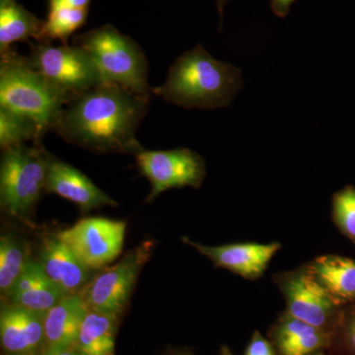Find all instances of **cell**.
I'll list each match as a JSON object with an SVG mask.
<instances>
[{
	"instance_id": "5bb4252c",
	"label": "cell",
	"mask_w": 355,
	"mask_h": 355,
	"mask_svg": "<svg viewBox=\"0 0 355 355\" xmlns=\"http://www.w3.org/2000/svg\"><path fill=\"white\" fill-rule=\"evenodd\" d=\"M48 279L65 295L79 294L90 280V270L57 236L44 238L37 260Z\"/></svg>"
},
{
	"instance_id": "9a60e30c",
	"label": "cell",
	"mask_w": 355,
	"mask_h": 355,
	"mask_svg": "<svg viewBox=\"0 0 355 355\" xmlns=\"http://www.w3.org/2000/svg\"><path fill=\"white\" fill-rule=\"evenodd\" d=\"M270 340L279 355H310L331 349L334 336L284 312L272 324Z\"/></svg>"
},
{
	"instance_id": "f1b7e54d",
	"label": "cell",
	"mask_w": 355,
	"mask_h": 355,
	"mask_svg": "<svg viewBox=\"0 0 355 355\" xmlns=\"http://www.w3.org/2000/svg\"><path fill=\"white\" fill-rule=\"evenodd\" d=\"M39 355H79L73 347L64 349H44Z\"/></svg>"
},
{
	"instance_id": "ba28073f",
	"label": "cell",
	"mask_w": 355,
	"mask_h": 355,
	"mask_svg": "<svg viewBox=\"0 0 355 355\" xmlns=\"http://www.w3.org/2000/svg\"><path fill=\"white\" fill-rule=\"evenodd\" d=\"M27 60L50 83L72 97L104 83L94 60L76 44H31Z\"/></svg>"
},
{
	"instance_id": "ac0fdd59",
	"label": "cell",
	"mask_w": 355,
	"mask_h": 355,
	"mask_svg": "<svg viewBox=\"0 0 355 355\" xmlns=\"http://www.w3.org/2000/svg\"><path fill=\"white\" fill-rule=\"evenodd\" d=\"M309 266L318 282L338 305L355 300V261L326 254L319 257Z\"/></svg>"
},
{
	"instance_id": "30bf717a",
	"label": "cell",
	"mask_w": 355,
	"mask_h": 355,
	"mask_svg": "<svg viewBox=\"0 0 355 355\" xmlns=\"http://www.w3.org/2000/svg\"><path fill=\"white\" fill-rule=\"evenodd\" d=\"M125 229L127 223L123 220L87 217L60 231L58 237L86 268L98 270L106 268L120 256Z\"/></svg>"
},
{
	"instance_id": "83f0119b",
	"label": "cell",
	"mask_w": 355,
	"mask_h": 355,
	"mask_svg": "<svg viewBox=\"0 0 355 355\" xmlns=\"http://www.w3.org/2000/svg\"><path fill=\"white\" fill-rule=\"evenodd\" d=\"M296 0H270V8L275 15L279 18H286L291 11L292 4Z\"/></svg>"
},
{
	"instance_id": "484cf974",
	"label": "cell",
	"mask_w": 355,
	"mask_h": 355,
	"mask_svg": "<svg viewBox=\"0 0 355 355\" xmlns=\"http://www.w3.org/2000/svg\"><path fill=\"white\" fill-rule=\"evenodd\" d=\"M245 355H279L272 343L261 335L260 331H254L248 343Z\"/></svg>"
},
{
	"instance_id": "f546056e",
	"label": "cell",
	"mask_w": 355,
	"mask_h": 355,
	"mask_svg": "<svg viewBox=\"0 0 355 355\" xmlns=\"http://www.w3.org/2000/svg\"><path fill=\"white\" fill-rule=\"evenodd\" d=\"M217 10L220 16V25L222 24V17H223L224 7L228 3L229 0H216Z\"/></svg>"
},
{
	"instance_id": "7a4b0ae2",
	"label": "cell",
	"mask_w": 355,
	"mask_h": 355,
	"mask_svg": "<svg viewBox=\"0 0 355 355\" xmlns=\"http://www.w3.org/2000/svg\"><path fill=\"white\" fill-rule=\"evenodd\" d=\"M242 85L241 70L198 44L177 58L153 94L181 108L214 110L228 107Z\"/></svg>"
},
{
	"instance_id": "44dd1931",
	"label": "cell",
	"mask_w": 355,
	"mask_h": 355,
	"mask_svg": "<svg viewBox=\"0 0 355 355\" xmlns=\"http://www.w3.org/2000/svg\"><path fill=\"white\" fill-rule=\"evenodd\" d=\"M27 246L20 238L12 234L0 238V291L4 298L8 295L16 280L30 261Z\"/></svg>"
},
{
	"instance_id": "4fadbf2b",
	"label": "cell",
	"mask_w": 355,
	"mask_h": 355,
	"mask_svg": "<svg viewBox=\"0 0 355 355\" xmlns=\"http://www.w3.org/2000/svg\"><path fill=\"white\" fill-rule=\"evenodd\" d=\"M44 315L6 303L0 313V342L7 355H39L44 349Z\"/></svg>"
},
{
	"instance_id": "d6986e66",
	"label": "cell",
	"mask_w": 355,
	"mask_h": 355,
	"mask_svg": "<svg viewBox=\"0 0 355 355\" xmlns=\"http://www.w3.org/2000/svg\"><path fill=\"white\" fill-rule=\"evenodd\" d=\"M118 318L88 310L73 349L79 355H116Z\"/></svg>"
},
{
	"instance_id": "2e32d148",
	"label": "cell",
	"mask_w": 355,
	"mask_h": 355,
	"mask_svg": "<svg viewBox=\"0 0 355 355\" xmlns=\"http://www.w3.org/2000/svg\"><path fill=\"white\" fill-rule=\"evenodd\" d=\"M87 312L80 294L65 295L46 311L44 315V349L73 347Z\"/></svg>"
},
{
	"instance_id": "1f68e13d",
	"label": "cell",
	"mask_w": 355,
	"mask_h": 355,
	"mask_svg": "<svg viewBox=\"0 0 355 355\" xmlns=\"http://www.w3.org/2000/svg\"><path fill=\"white\" fill-rule=\"evenodd\" d=\"M310 355H328L326 354V350H319V352H314V354Z\"/></svg>"
},
{
	"instance_id": "ffe728a7",
	"label": "cell",
	"mask_w": 355,
	"mask_h": 355,
	"mask_svg": "<svg viewBox=\"0 0 355 355\" xmlns=\"http://www.w3.org/2000/svg\"><path fill=\"white\" fill-rule=\"evenodd\" d=\"M44 21L21 6L17 0H0V53L17 42L38 41Z\"/></svg>"
},
{
	"instance_id": "9c48e42d",
	"label": "cell",
	"mask_w": 355,
	"mask_h": 355,
	"mask_svg": "<svg viewBox=\"0 0 355 355\" xmlns=\"http://www.w3.org/2000/svg\"><path fill=\"white\" fill-rule=\"evenodd\" d=\"M140 173L148 180L151 190L146 202H153L161 193L172 189L202 186L207 168L200 154L189 148L146 150L135 155Z\"/></svg>"
},
{
	"instance_id": "e0dca14e",
	"label": "cell",
	"mask_w": 355,
	"mask_h": 355,
	"mask_svg": "<svg viewBox=\"0 0 355 355\" xmlns=\"http://www.w3.org/2000/svg\"><path fill=\"white\" fill-rule=\"evenodd\" d=\"M65 294L44 275L38 261L32 260L16 280L7 303L44 314L64 298Z\"/></svg>"
},
{
	"instance_id": "4316f807",
	"label": "cell",
	"mask_w": 355,
	"mask_h": 355,
	"mask_svg": "<svg viewBox=\"0 0 355 355\" xmlns=\"http://www.w3.org/2000/svg\"><path fill=\"white\" fill-rule=\"evenodd\" d=\"M49 8L89 9L91 0H48Z\"/></svg>"
},
{
	"instance_id": "603a6c76",
	"label": "cell",
	"mask_w": 355,
	"mask_h": 355,
	"mask_svg": "<svg viewBox=\"0 0 355 355\" xmlns=\"http://www.w3.org/2000/svg\"><path fill=\"white\" fill-rule=\"evenodd\" d=\"M89 9L49 8L38 42L51 43L58 40L67 44L69 38L87 20Z\"/></svg>"
},
{
	"instance_id": "4dcf8cb0",
	"label": "cell",
	"mask_w": 355,
	"mask_h": 355,
	"mask_svg": "<svg viewBox=\"0 0 355 355\" xmlns=\"http://www.w3.org/2000/svg\"><path fill=\"white\" fill-rule=\"evenodd\" d=\"M219 355H234L232 354V352H231L230 349H229L228 347H226V345H224V347H221L220 349V354Z\"/></svg>"
},
{
	"instance_id": "d4e9b609",
	"label": "cell",
	"mask_w": 355,
	"mask_h": 355,
	"mask_svg": "<svg viewBox=\"0 0 355 355\" xmlns=\"http://www.w3.org/2000/svg\"><path fill=\"white\" fill-rule=\"evenodd\" d=\"M331 349L340 350L345 355H355V306L347 312H343Z\"/></svg>"
},
{
	"instance_id": "d6a6232c",
	"label": "cell",
	"mask_w": 355,
	"mask_h": 355,
	"mask_svg": "<svg viewBox=\"0 0 355 355\" xmlns=\"http://www.w3.org/2000/svg\"><path fill=\"white\" fill-rule=\"evenodd\" d=\"M174 355H193V354H190V352H177V354H175Z\"/></svg>"
},
{
	"instance_id": "5b68a950",
	"label": "cell",
	"mask_w": 355,
	"mask_h": 355,
	"mask_svg": "<svg viewBox=\"0 0 355 355\" xmlns=\"http://www.w3.org/2000/svg\"><path fill=\"white\" fill-rule=\"evenodd\" d=\"M49 156L41 140L2 151L0 205L9 216L27 218L34 211L46 189Z\"/></svg>"
},
{
	"instance_id": "277c9868",
	"label": "cell",
	"mask_w": 355,
	"mask_h": 355,
	"mask_svg": "<svg viewBox=\"0 0 355 355\" xmlns=\"http://www.w3.org/2000/svg\"><path fill=\"white\" fill-rule=\"evenodd\" d=\"M72 44L83 48L97 65L103 81L114 83L139 95L151 96L148 62L132 38L113 25H103L74 37Z\"/></svg>"
},
{
	"instance_id": "7c38bea8",
	"label": "cell",
	"mask_w": 355,
	"mask_h": 355,
	"mask_svg": "<svg viewBox=\"0 0 355 355\" xmlns=\"http://www.w3.org/2000/svg\"><path fill=\"white\" fill-rule=\"evenodd\" d=\"M44 191L73 202L83 212L118 205L116 200L98 188L83 172L51 153Z\"/></svg>"
},
{
	"instance_id": "7402d4cb",
	"label": "cell",
	"mask_w": 355,
	"mask_h": 355,
	"mask_svg": "<svg viewBox=\"0 0 355 355\" xmlns=\"http://www.w3.org/2000/svg\"><path fill=\"white\" fill-rule=\"evenodd\" d=\"M44 132L36 121L25 114L0 107V148L1 150L37 141Z\"/></svg>"
},
{
	"instance_id": "3957f363",
	"label": "cell",
	"mask_w": 355,
	"mask_h": 355,
	"mask_svg": "<svg viewBox=\"0 0 355 355\" xmlns=\"http://www.w3.org/2000/svg\"><path fill=\"white\" fill-rule=\"evenodd\" d=\"M72 96L53 85L9 49L0 53V107L30 116L46 135L55 128Z\"/></svg>"
},
{
	"instance_id": "8992f818",
	"label": "cell",
	"mask_w": 355,
	"mask_h": 355,
	"mask_svg": "<svg viewBox=\"0 0 355 355\" xmlns=\"http://www.w3.org/2000/svg\"><path fill=\"white\" fill-rule=\"evenodd\" d=\"M153 249L154 243L147 240L128 252L116 265L100 270L79 293L88 310L120 317Z\"/></svg>"
},
{
	"instance_id": "6da1fadb",
	"label": "cell",
	"mask_w": 355,
	"mask_h": 355,
	"mask_svg": "<svg viewBox=\"0 0 355 355\" xmlns=\"http://www.w3.org/2000/svg\"><path fill=\"white\" fill-rule=\"evenodd\" d=\"M149 101L150 96L104 83L74 96L53 130L65 141L93 153L135 155L142 149L137 132Z\"/></svg>"
},
{
	"instance_id": "8fae6325",
	"label": "cell",
	"mask_w": 355,
	"mask_h": 355,
	"mask_svg": "<svg viewBox=\"0 0 355 355\" xmlns=\"http://www.w3.org/2000/svg\"><path fill=\"white\" fill-rule=\"evenodd\" d=\"M183 241L209 259L216 268L230 270L250 280L261 277L273 257L282 249V244L277 242L270 244L235 243L222 246H207L191 241L187 237L183 238Z\"/></svg>"
},
{
	"instance_id": "52a82bcc",
	"label": "cell",
	"mask_w": 355,
	"mask_h": 355,
	"mask_svg": "<svg viewBox=\"0 0 355 355\" xmlns=\"http://www.w3.org/2000/svg\"><path fill=\"white\" fill-rule=\"evenodd\" d=\"M275 282L286 300V313L330 334L335 338L343 311L340 305L318 282L309 265L279 273L275 275Z\"/></svg>"
},
{
	"instance_id": "cb8c5ba5",
	"label": "cell",
	"mask_w": 355,
	"mask_h": 355,
	"mask_svg": "<svg viewBox=\"0 0 355 355\" xmlns=\"http://www.w3.org/2000/svg\"><path fill=\"white\" fill-rule=\"evenodd\" d=\"M334 223L343 236L355 245V187L349 184L331 198Z\"/></svg>"
}]
</instances>
